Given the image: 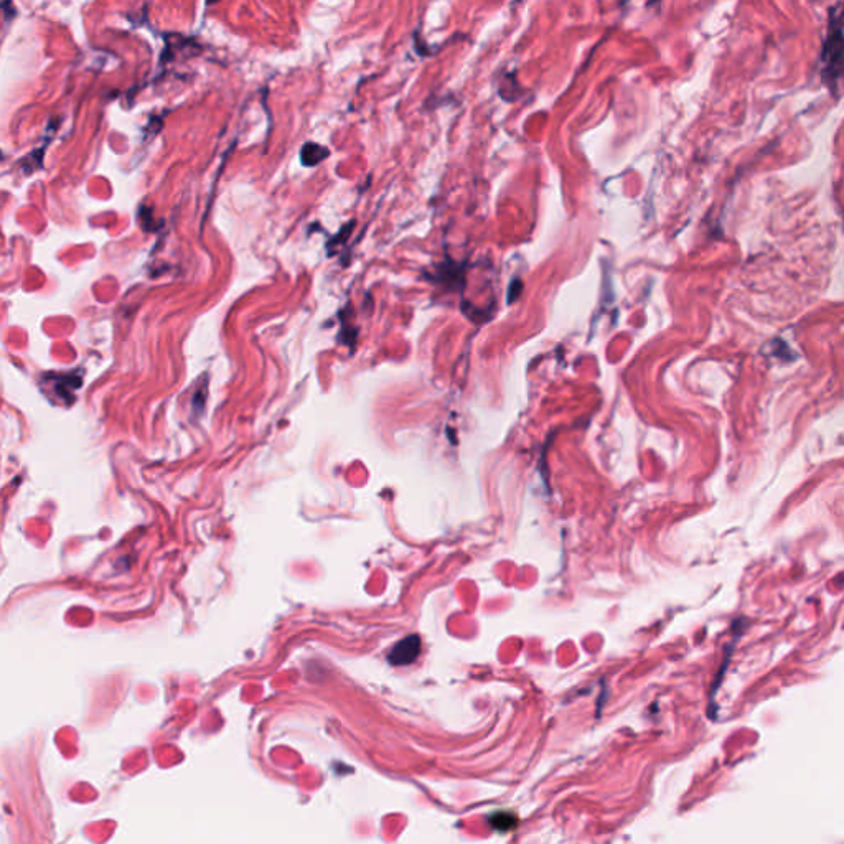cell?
<instances>
[{
  "instance_id": "cell-1",
  "label": "cell",
  "mask_w": 844,
  "mask_h": 844,
  "mask_svg": "<svg viewBox=\"0 0 844 844\" xmlns=\"http://www.w3.org/2000/svg\"><path fill=\"white\" fill-rule=\"evenodd\" d=\"M841 10L830 16L828 38L825 41L821 55V78L833 93H838L839 81L843 76V22Z\"/></svg>"
},
{
  "instance_id": "cell-2",
  "label": "cell",
  "mask_w": 844,
  "mask_h": 844,
  "mask_svg": "<svg viewBox=\"0 0 844 844\" xmlns=\"http://www.w3.org/2000/svg\"><path fill=\"white\" fill-rule=\"evenodd\" d=\"M419 653H421V638L416 635H411V636H406L404 640L398 641V643L392 647L390 655H388V660H390V663L395 666L411 665L412 661L417 660Z\"/></svg>"
},
{
  "instance_id": "cell-3",
  "label": "cell",
  "mask_w": 844,
  "mask_h": 844,
  "mask_svg": "<svg viewBox=\"0 0 844 844\" xmlns=\"http://www.w3.org/2000/svg\"><path fill=\"white\" fill-rule=\"evenodd\" d=\"M330 155L329 148L315 142H307L300 151V160L305 167H315Z\"/></svg>"
},
{
  "instance_id": "cell-4",
  "label": "cell",
  "mask_w": 844,
  "mask_h": 844,
  "mask_svg": "<svg viewBox=\"0 0 844 844\" xmlns=\"http://www.w3.org/2000/svg\"><path fill=\"white\" fill-rule=\"evenodd\" d=\"M516 823H518V818L513 813L502 812L491 817V825H493V828L500 831H510L511 828H515Z\"/></svg>"
}]
</instances>
